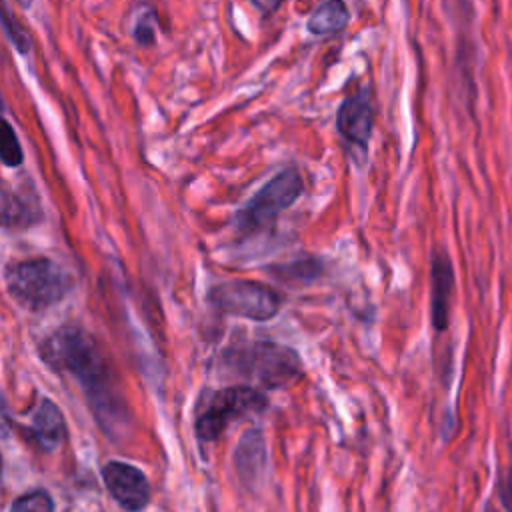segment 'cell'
<instances>
[{"mask_svg":"<svg viewBox=\"0 0 512 512\" xmlns=\"http://www.w3.org/2000/svg\"><path fill=\"white\" fill-rule=\"evenodd\" d=\"M38 354L52 370L78 382L104 432L112 434L126 422V404L118 394L112 366L92 334L74 324L62 326L42 340Z\"/></svg>","mask_w":512,"mask_h":512,"instance_id":"1","label":"cell"},{"mask_svg":"<svg viewBox=\"0 0 512 512\" xmlns=\"http://www.w3.org/2000/svg\"><path fill=\"white\" fill-rule=\"evenodd\" d=\"M222 364L256 388H282L302 376V360L294 348L270 340L236 342L222 352Z\"/></svg>","mask_w":512,"mask_h":512,"instance_id":"2","label":"cell"},{"mask_svg":"<svg viewBox=\"0 0 512 512\" xmlns=\"http://www.w3.org/2000/svg\"><path fill=\"white\" fill-rule=\"evenodd\" d=\"M4 282L16 304L30 312H40L58 304L74 286L72 276L46 256L10 262L4 268Z\"/></svg>","mask_w":512,"mask_h":512,"instance_id":"3","label":"cell"},{"mask_svg":"<svg viewBox=\"0 0 512 512\" xmlns=\"http://www.w3.org/2000/svg\"><path fill=\"white\" fill-rule=\"evenodd\" d=\"M266 408L268 398L256 386L234 384L214 390L206 396L204 402L198 404L194 434L200 442H214L232 422L262 414Z\"/></svg>","mask_w":512,"mask_h":512,"instance_id":"4","label":"cell"},{"mask_svg":"<svg viewBox=\"0 0 512 512\" xmlns=\"http://www.w3.org/2000/svg\"><path fill=\"white\" fill-rule=\"evenodd\" d=\"M304 194V180L296 168H284L270 178L238 212L236 228L240 234L270 230L278 216Z\"/></svg>","mask_w":512,"mask_h":512,"instance_id":"5","label":"cell"},{"mask_svg":"<svg viewBox=\"0 0 512 512\" xmlns=\"http://www.w3.org/2000/svg\"><path fill=\"white\" fill-rule=\"evenodd\" d=\"M208 302L222 314L254 322L272 320L282 308V296L254 280H226L208 290Z\"/></svg>","mask_w":512,"mask_h":512,"instance_id":"6","label":"cell"},{"mask_svg":"<svg viewBox=\"0 0 512 512\" xmlns=\"http://www.w3.org/2000/svg\"><path fill=\"white\" fill-rule=\"evenodd\" d=\"M100 474L108 494L124 512H142L150 504L152 488L138 466L122 460H108Z\"/></svg>","mask_w":512,"mask_h":512,"instance_id":"7","label":"cell"},{"mask_svg":"<svg viewBox=\"0 0 512 512\" xmlns=\"http://www.w3.org/2000/svg\"><path fill=\"white\" fill-rule=\"evenodd\" d=\"M336 128L350 144L368 146L374 128V110L368 92H356L344 98L336 114Z\"/></svg>","mask_w":512,"mask_h":512,"instance_id":"8","label":"cell"},{"mask_svg":"<svg viewBox=\"0 0 512 512\" xmlns=\"http://www.w3.org/2000/svg\"><path fill=\"white\" fill-rule=\"evenodd\" d=\"M430 318L436 332H444L450 322V300L454 294V266L446 252L436 250L430 264Z\"/></svg>","mask_w":512,"mask_h":512,"instance_id":"9","label":"cell"},{"mask_svg":"<svg viewBox=\"0 0 512 512\" xmlns=\"http://www.w3.org/2000/svg\"><path fill=\"white\" fill-rule=\"evenodd\" d=\"M234 470L246 488H254L268 466L266 438L260 428L246 430L234 448Z\"/></svg>","mask_w":512,"mask_h":512,"instance_id":"10","label":"cell"},{"mask_svg":"<svg viewBox=\"0 0 512 512\" xmlns=\"http://www.w3.org/2000/svg\"><path fill=\"white\" fill-rule=\"evenodd\" d=\"M28 434L32 442L44 452H54L56 448L62 446L66 438V420L54 400L42 398L38 402V406L32 412Z\"/></svg>","mask_w":512,"mask_h":512,"instance_id":"11","label":"cell"},{"mask_svg":"<svg viewBox=\"0 0 512 512\" xmlns=\"http://www.w3.org/2000/svg\"><path fill=\"white\" fill-rule=\"evenodd\" d=\"M44 218L38 194L28 188H4L2 192V224L6 230H26Z\"/></svg>","mask_w":512,"mask_h":512,"instance_id":"12","label":"cell"},{"mask_svg":"<svg viewBox=\"0 0 512 512\" xmlns=\"http://www.w3.org/2000/svg\"><path fill=\"white\" fill-rule=\"evenodd\" d=\"M350 22L348 6L340 0H330L314 8V12L308 16L306 28L314 36H330L344 30Z\"/></svg>","mask_w":512,"mask_h":512,"instance_id":"13","label":"cell"},{"mask_svg":"<svg viewBox=\"0 0 512 512\" xmlns=\"http://www.w3.org/2000/svg\"><path fill=\"white\" fill-rule=\"evenodd\" d=\"M54 510H56L54 498L44 488H34L24 494H18L8 508V512H54Z\"/></svg>","mask_w":512,"mask_h":512,"instance_id":"14","label":"cell"},{"mask_svg":"<svg viewBox=\"0 0 512 512\" xmlns=\"http://www.w3.org/2000/svg\"><path fill=\"white\" fill-rule=\"evenodd\" d=\"M0 156L4 166L16 168L24 160V150L20 146V140L8 120H2V136H0Z\"/></svg>","mask_w":512,"mask_h":512,"instance_id":"15","label":"cell"},{"mask_svg":"<svg viewBox=\"0 0 512 512\" xmlns=\"http://www.w3.org/2000/svg\"><path fill=\"white\" fill-rule=\"evenodd\" d=\"M0 22H2V28H4L8 40L16 48V52L18 54H28V50L32 46V38L26 32V28L6 10V6H0Z\"/></svg>","mask_w":512,"mask_h":512,"instance_id":"16","label":"cell"},{"mask_svg":"<svg viewBox=\"0 0 512 512\" xmlns=\"http://www.w3.org/2000/svg\"><path fill=\"white\" fill-rule=\"evenodd\" d=\"M276 276L284 278V280H298V282H310L320 274V262L306 258V260H298L294 264H284L274 268Z\"/></svg>","mask_w":512,"mask_h":512,"instance_id":"17","label":"cell"},{"mask_svg":"<svg viewBox=\"0 0 512 512\" xmlns=\"http://www.w3.org/2000/svg\"><path fill=\"white\" fill-rule=\"evenodd\" d=\"M132 36L140 46H150L156 42V14L152 10L138 18Z\"/></svg>","mask_w":512,"mask_h":512,"instance_id":"18","label":"cell"},{"mask_svg":"<svg viewBox=\"0 0 512 512\" xmlns=\"http://www.w3.org/2000/svg\"><path fill=\"white\" fill-rule=\"evenodd\" d=\"M496 494L504 506V512H512V464L500 472L496 480Z\"/></svg>","mask_w":512,"mask_h":512,"instance_id":"19","label":"cell"},{"mask_svg":"<svg viewBox=\"0 0 512 512\" xmlns=\"http://www.w3.org/2000/svg\"><path fill=\"white\" fill-rule=\"evenodd\" d=\"M254 6H256V8H266V10H276L280 4H268V6H264L262 2H256Z\"/></svg>","mask_w":512,"mask_h":512,"instance_id":"20","label":"cell"},{"mask_svg":"<svg viewBox=\"0 0 512 512\" xmlns=\"http://www.w3.org/2000/svg\"><path fill=\"white\" fill-rule=\"evenodd\" d=\"M486 512H498V510H496L492 504H488V506H486Z\"/></svg>","mask_w":512,"mask_h":512,"instance_id":"21","label":"cell"}]
</instances>
